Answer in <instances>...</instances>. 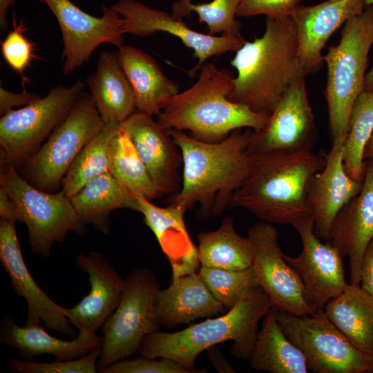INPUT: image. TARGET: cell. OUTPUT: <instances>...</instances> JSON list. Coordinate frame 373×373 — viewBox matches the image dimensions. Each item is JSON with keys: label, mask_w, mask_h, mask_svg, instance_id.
<instances>
[{"label": "cell", "mask_w": 373, "mask_h": 373, "mask_svg": "<svg viewBox=\"0 0 373 373\" xmlns=\"http://www.w3.org/2000/svg\"><path fill=\"white\" fill-rule=\"evenodd\" d=\"M169 132L180 149L183 167L180 189L169 204L186 211L198 204L201 219L220 215L250 172L251 131L237 129L215 142L198 140L183 131Z\"/></svg>", "instance_id": "cell-1"}, {"label": "cell", "mask_w": 373, "mask_h": 373, "mask_svg": "<svg viewBox=\"0 0 373 373\" xmlns=\"http://www.w3.org/2000/svg\"><path fill=\"white\" fill-rule=\"evenodd\" d=\"M231 65L237 76L229 99L269 115L287 90L307 76L300 61L291 17H267L263 35L245 41L236 51Z\"/></svg>", "instance_id": "cell-2"}, {"label": "cell", "mask_w": 373, "mask_h": 373, "mask_svg": "<svg viewBox=\"0 0 373 373\" xmlns=\"http://www.w3.org/2000/svg\"><path fill=\"white\" fill-rule=\"evenodd\" d=\"M251 156L250 172L233 193L229 208H242L261 221L294 227L312 218L307 186L325 166L326 154L308 151L287 156Z\"/></svg>", "instance_id": "cell-3"}, {"label": "cell", "mask_w": 373, "mask_h": 373, "mask_svg": "<svg viewBox=\"0 0 373 373\" xmlns=\"http://www.w3.org/2000/svg\"><path fill=\"white\" fill-rule=\"evenodd\" d=\"M200 70L198 81L173 96L157 115L163 128L189 131L198 140L215 142L235 130L258 131L265 126L269 115L229 99L235 78L230 71L209 62Z\"/></svg>", "instance_id": "cell-4"}, {"label": "cell", "mask_w": 373, "mask_h": 373, "mask_svg": "<svg viewBox=\"0 0 373 373\" xmlns=\"http://www.w3.org/2000/svg\"><path fill=\"white\" fill-rule=\"evenodd\" d=\"M273 306L259 286L252 287L231 309L222 315L175 332L156 331L146 335L138 352L141 356L175 360L197 372L195 362L204 350L227 341H233L232 354L249 361L258 336V324Z\"/></svg>", "instance_id": "cell-5"}, {"label": "cell", "mask_w": 373, "mask_h": 373, "mask_svg": "<svg viewBox=\"0 0 373 373\" xmlns=\"http://www.w3.org/2000/svg\"><path fill=\"white\" fill-rule=\"evenodd\" d=\"M373 44V4L347 21L337 45L323 55L327 68L325 97L332 142L345 138L352 107L365 91L368 55Z\"/></svg>", "instance_id": "cell-6"}, {"label": "cell", "mask_w": 373, "mask_h": 373, "mask_svg": "<svg viewBox=\"0 0 373 373\" xmlns=\"http://www.w3.org/2000/svg\"><path fill=\"white\" fill-rule=\"evenodd\" d=\"M1 166L0 188L15 203L17 222L26 225L35 254L48 257L52 245L63 242L69 231L79 235L85 232V224L63 190L58 193L42 191L19 175L15 166Z\"/></svg>", "instance_id": "cell-7"}, {"label": "cell", "mask_w": 373, "mask_h": 373, "mask_svg": "<svg viewBox=\"0 0 373 373\" xmlns=\"http://www.w3.org/2000/svg\"><path fill=\"white\" fill-rule=\"evenodd\" d=\"M158 289V280L148 269L135 270L126 278L120 303L102 326L99 372L137 353L143 338L158 331L154 307Z\"/></svg>", "instance_id": "cell-8"}, {"label": "cell", "mask_w": 373, "mask_h": 373, "mask_svg": "<svg viewBox=\"0 0 373 373\" xmlns=\"http://www.w3.org/2000/svg\"><path fill=\"white\" fill-rule=\"evenodd\" d=\"M84 83L57 86L44 97L0 119L1 166L23 164L33 156L53 130L66 118L82 93Z\"/></svg>", "instance_id": "cell-9"}, {"label": "cell", "mask_w": 373, "mask_h": 373, "mask_svg": "<svg viewBox=\"0 0 373 373\" xmlns=\"http://www.w3.org/2000/svg\"><path fill=\"white\" fill-rule=\"evenodd\" d=\"M282 330L315 373H373V355L356 348L329 321L324 310L297 316L278 309Z\"/></svg>", "instance_id": "cell-10"}, {"label": "cell", "mask_w": 373, "mask_h": 373, "mask_svg": "<svg viewBox=\"0 0 373 373\" xmlns=\"http://www.w3.org/2000/svg\"><path fill=\"white\" fill-rule=\"evenodd\" d=\"M104 123L90 94L82 93L64 121L24 164V175L36 188L51 192L60 184L82 149Z\"/></svg>", "instance_id": "cell-11"}, {"label": "cell", "mask_w": 373, "mask_h": 373, "mask_svg": "<svg viewBox=\"0 0 373 373\" xmlns=\"http://www.w3.org/2000/svg\"><path fill=\"white\" fill-rule=\"evenodd\" d=\"M317 137L305 77H302L287 90L265 126L251 131L248 149L253 155L287 156L312 151Z\"/></svg>", "instance_id": "cell-12"}, {"label": "cell", "mask_w": 373, "mask_h": 373, "mask_svg": "<svg viewBox=\"0 0 373 373\" xmlns=\"http://www.w3.org/2000/svg\"><path fill=\"white\" fill-rule=\"evenodd\" d=\"M247 237L253 247L251 267L273 306L297 316L313 315L300 276L284 258L274 224L258 222L248 229Z\"/></svg>", "instance_id": "cell-13"}, {"label": "cell", "mask_w": 373, "mask_h": 373, "mask_svg": "<svg viewBox=\"0 0 373 373\" xmlns=\"http://www.w3.org/2000/svg\"><path fill=\"white\" fill-rule=\"evenodd\" d=\"M55 16L63 38V72L69 74L86 61L103 43L118 48L124 43V19L111 8L103 6V15L85 12L70 0H38Z\"/></svg>", "instance_id": "cell-14"}, {"label": "cell", "mask_w": 373, "mask_h": 373, "mask_svg": "<svg viewBox=\"0 0 373 373\" xmlns=\"http://www.w3.org/2000/svg\"><path fill=\"white\" fill-rule=\"evenodd\" d=\"M303 245L297 257L284 254L297 271L303 287L305 299L314 314L324 310L326 304L341 294L348 285L343 256L330 242L323 243L315 234L313 218L294 227Z\"/></svg>", "instance_id": "cell-15"}, {"label": "cell", "mask_w": 373, "mask_h": 373, "mask_svg": "<svg viewBox=\"0 0 373 373\" xmlns=\"http://www.w3.org/2000/svg\"><path fill=\"white\" fill-rule=\"evenodd\" d=\"M111 8L124 19V34L148 37L155 32H165L178 37L184 46L192 48L198 63L187 71L191 77L209 58L236 51L245 41L241 36H217L198 32L171 14L151 8L137 0H119Z\"/></svg>", "instance_id": "cell-16"}, {"label": "cell", "mask_w": 373, "mask_h": 373, "mask_svg": "<svg viewBox=\"0 0 373 373\" xmlns=\"http://www.w3.org/2000/svg\"><path fill=\"white\" fill-rule=\"evenodd\" d=\"M15 222L0 219V261L8 274L15 291L27 302L26 325L45 326L68 336L74 331L65 314V308L54 302L37 284L25 263L17 238Z\"/></svg>", "instance_id": "cell-17"}, {"label": "cell", "mask_w": 373, "mask_h": 373, "mask_svg": "<svg viewBox=\"0 0 373 373\" xmlns=\"http://www.w3.org/2000/svg\"><path fill=\"white\" fill-rule=\"evenodd\" d=\"M154 184L162 195L176 194L182 184V154L168 130L152 116L135 111L121 123Z\"/></svg>", "instance_id": "cell-18"}, {"label": "cell", "mask_w": 373, "mask_h": 373, "mask_svg": "<svg viewBox=\"0 0 373 373\" xmlns=\"http://www.w3.org/2000/svg\"><path fill=\"white\" fill-rule=\"evenodd\" d=\"M365 7V0H326L314 6L299 4L294 10L290 16L296 27L298 55L306 75L323 66L322 50L333 33Z\"/></svg>", "instance_id": "cell-19"}, {"label": "cell", "mask_w": 373, "mask_h": 373, "mask_svg": "<svg viewBox=\"0 0 373 373\" xmlns=\"http://www.w3.org/2000/svg\"><path fill=\"white\" fill-rule=\"evenodd\" d=\"M345 138L332 142L326 154L323 169L310 178L307 186V200L312 213L315 234L329 240L334 221L340 211L361 189L362 182L351 178L343 164Z\"/></svg>", "instance_id": "cell-20"}, {"label": "cell", "mask_w": 373, "mask_h": 373, "mask_svg": "<svg viewBox=\"0 0 373 373\" xmlns=\"http://www.w3.org/2000/svg\"><path fill=\"white\" fill-rule=\"evenodd\" d=\"M76 265L88 274L90 290L77 305L65 308V314L79 332L96 334L119 305L124 280L95 251L78 255Z\"/></svg>", "instance_id": "cell-21"}, {"label": "cell", "mask_w": 373, "mask_h": 373, "mask_svg": "<svg viewBox=\"0 0 373 373\" xmlns=\"http://www.w3.org/2000/svg\"><path fill=\"white\" fill-rule=\"evenodd\" d=\"M373 238V157L365 160L362 187L338 213L330 232V242L350 260V283L360 285L364 252Z\"/></svg>", "instance_id": "cell-22"}, {"label": "cell", "mask_w": 373, "mask_h": 373, "mask_svg": "<svg viewBox=\"0 0 373 373\" xmlns=\"http://www.w3.org/2000/svg\"><path fill=\"white\" fill-rule=\"evenodd\" d=\"M139 211L154 233L171 266L172 278L198 273L201 266L197 247L192 242L184 220L186 211L174 205L162 207L137 197Z\"/></svg>", "instance_id": "cell-23"}, {"label": "cell", "mask_w": 373, "mask_h": 373, "mask_svg": "<svg viewBox=\"0 0 373 373\" xmlns=\"http://www.w3.org/2000/svg\"><path fill=\"white\" fill-rule=\"evenodd\" d=\"M154 307L160 325L173 327L227 310L211 294L198 273L172 278L166 289H157Z\"/></svg>", "instance_id": "cell-24"}, {"label": "cell", "mask_w": 373, "mask_h": 373, "mask_svg": "<svg viewBox=\"0 0 373 373\" xmlns=\"http://www.w3.org/2000/svg\"><path fill=\"white\" fill-rule=\"evenodd\" d=\"M117 52L133 89L136 110L157 116L180 92L178 84L166 77L157 62L143 50L123 45Z\"/></svg>", "instance_id": "cell-25"}, {"label": "cell", "mask_w": 373, "mask_h": 373, "mask_svg": "<svg viewBox=\"0 0 373 373\" xmlns=\"http://www.w3.org/2000/svg\"><path fill=\"white\" fill-rule=\"evenodd\" d=\"M87 84L104 124H121L136 111L131 86L120 65L117 52L103 51Z\"/></svg>", "instance_id": "cell-26"}, {"label": "cell", "mask_w": 373, "mask_h": 373, "mask_svg": "<svg viewBox=\"0 0 373 373\" xmlns=\"http://www.w3.org/2000/svg\"><path fill=\"white\" fill-rule=\"evenodd\" d=\"M2 326V342L17 349L25 360L41 354L53 355L57 360L75 359L102 348L104 341L103 336L82 332L75 339L65 341L51 336L40 325L19 326L12 320Z\"/></svg>", "instance_id": "cell-27"}, {"label": "cell", "mask_w": 373, "mask_h": 373, "mask_svg": "<svg viewBox=\"0 0 373 373\" xmlns=\"http://www.w3.org/2000/svg\"><path fill=\"white\" fill-rule=\"evenodd\" d=\"M80 220L92 224L104 233L109 231V216L116 209L139 211L137 197L125 189L110 172L88 182L70 198Z\"/></svg>", "instance_id": "cell-28"}, {"label": "cell", "mask_w": 373, "mask_h": 373, "mask_svg": "<svg viewBox=\"0 0 373 373\" xmlns=\"http://www.w3.org/2000/svg\"><path fill=\"white\" fill-rule=\"evenodd\" d=\"M324 312L329 321L358 350L373 355V296L360 285L348 284L330 300Z\"/></svg>", "instance_id": "cell-29"}, {"label": "cell", "mask_w": 373, "mask_h": 373, "mask_svg": "<svg viewBox=\"0 0 373 373\" xmlns=\"http://www.w3.org/2000/svg\"><path fill=\"white\" fill-rule=\"evenodd\" d=\"M277 311L272 306L263 318L249 358L250 366L269 373H307L304 355L282 330Z\"/></svg>", "instance_id": "cell-30"}, {"label": "cell", "mask_w": 373, "mask_h": 373, "mask_svg": "<svg viewBox=\"0 0 373 373\" xmlns=\"http://www.w3.org/2000/svg\"><path fill=\"white\" fill-rule=\"evenodd\" d=\"M198 240L201 266L228 270L251 267L252 244L236 232L231 216L225 217L218 229L199 233Z\"/></svg>", "instance_id": "cell-31"}, {"label": "cell", "mask_w": 373, "mask_h": 373, "mask_svg": "<svg viewBox=\"0 0 373 373\" xmlns=\"http://www.w3.org/2000/svg\"><path fill=\"white\" fill-rule=\"evenodd\" d=\"M109 172L136 197L152 201L162 195L122 126L111 142Z\"/></svg>", "instance_id": "cell-32"}, {"label": "cell", "mask_w": 373, "mask_h": 373, "mask_svg": "<svg viewBox=\"0 0 373 373\" xmlns=\"http://www.w3.org/2000/svg\"><path fill=\"white\" fill-rule=\"evenodd\" d=\"M120 126L121 124H104L75 157L61 183L69 198L90 180L109 172L111 142Z\"/></svg>", "instance_id": "cell-33"}, {"label": "cell", "mask_w": 373, "mask_h": 373, "mask_svg": "<svg viewBox=\"0 0 373 373\" xmlns=\"http://www.w3.org/2000/svg\"><path fill=\"white\" fill-rule=\"evenodd\" d=\"M373 131V90L363 91L355 100L350 115L343 147V164L347 173L363 182L365 160L363 153Z\"/></svg>", "instance_id": "cell-34"}, {"label": "cell", "mask_w": 373, "mask_h": 373, "mask_svg": "<svg viewBox=\"0 0 373 373\" xmlns=\"http://www.w3.org/2000/svg\"><path fill=\"white\" fill-rule=\"evenodd\" d=\"M241 0H213L208 3H193L191 0H175L171 15L182 20L192 12L198 15L199 22L207 24L211 35L222 34L238 37L240 23L236 19Z\"/></svg>", "instance_id": "cell-35"}, {"label": "cell", "mask_w": 373, "mask_h": 373, "mask_svg": "<svg viewBox=\"0 0 373 373\" xmlns=\"http://www.w3.org/2000/svg\"><path fill=\"white\" fill-rule=\"evenodd\" d=\"M198 274L214 297L228 311L254 287L258 280L250 267L242 270H228L200 266Z\"/></svg>", "instance_id": "cell-36"}, {"label": "cell", "mask_w": 373, "mask_h": 373, "mask_svg": "<svg viewBox=\"0 0 373 373\" xmlns=\"http://www.w3.org/2000/svg\"><path fill=\"white\" fill-rule=\"evenodd\" d=\"M102 348L72 360H56L52 363H39L25 359H12L10 367L21 373H95Z\"/></svg>", "instance_id": "cell-37"}, {"label": "cell", "mask_w": 373, "mask_h": 373, "mask_svg": "<svg viewBox=\"0 0 373 373\" xmlns=\"http://www.w3.org/2000/svg\"><path fill=\"white\" fill-rule=\"evenodd\" d=\"M13 30L1 41V52L6 63L21 76L23 84L29 80L24 75V71L30 66L34 55V47L25 36L26 28L23 23H17L15 17L12 19Z\"/></svg>", "instance_id": "cell-38"}, {"label": "cell", "mask_w": 373, "mask_h": 373, "mask_svg": "<svg viewBox=\"0 0 373 373\" xmlns=\"http://www.w3.org/2000/svg\"><path fill=\"white\" fill-rule=\"evenodd\" d=\"M160 360L142 356L135 359H123L104 369L103 373H192L182 363L170 358Z\"/></svg>", "instance_id": "cell-39"}, {"label": "cell", "mask_w": 373, "mask_h": 373, "mask_svg": "<svg viewBox=\"0 0 373 373\" xmlns=\"http://www.w3.org/2000/svg\"><path fill=\"white\" fill-rule=\"evenodd\" d=\"M300 0H241L237 17L266 15L267 17L290 16Z\"/></svg>", "instance_id": "cell-40"}, {"label": "cell", "mask_w": 373, "mask_h": 373, "mask_svg": "<svg viewBox=\"0 0 373 373\" xmlns=\"http://www.w3.org/2000/svg\"><path fill=\"white\" fill-rule=\"evenodd\" d=\"M40 97L26 89L20 93H15L0 87V114L2 116L13 107L28 105Z\"/></svg>", "instance_id": "cell-41"}, {"label": "cell", "mask_w": 373, "mask_h": 373, "mask_svg": "<svg viewBox=\"0 0 373 373\" xmlns=\"http://www.w3.org/2000/svg\"><path fill=\"white\" fill-rule=\"evenodd\" d=\"M360 286L373 296V238L367 245L363 256Z\"/></svg>", "instance_id": "cell-42"}, {"label": "cell", "mask_w": 373, "mask_h": 373, "mask_svg": "<svg viewBox=\"0 0 373 373\" xmlns=\"http://www.w3.org/2000/svg\"><path fill=\"white\" fill-rule=\"evenodd\" d=\"M0 217L2 219L17 222L16 206L7 192L0 188Z\"/></svg>", "instance_id": "cell-43"}, {"label": "cell", "mask_w": 373, "mask_h": 373, "mask_svg": "<svg viewBox=\"0 0 373 373\" xmlns=\"http://www.w3.org/2000/svg\"><path fill=\"white\" fill-rule=\"evenodd\" d=\"M207 350L209 361L219 372H235L234 369L227 361L216 345L208 348Z\"/></svg>", "instance_id": "cell-44"}, {"label": "cell", "mask_w": 373, "mask_h": 373, "mask_svg": "<svg viewBox=\"0 0 373 373\" xmlns=\"http://www.w3.org/2000/svg\"><path fill=\"white\" fill-rule=\"evenodd\" d=\"M16 2V0H0V25L5 29L8 25L6 20L7 10Z\"/></svg>", "instance_id": "cell-45"}, {"label": "cell", "mask_w": 373, "mask_h": 373, "mask_svg": "<svg viewBox=\"0 0 373 373\" xmlns=\"http://www.w3.org/2000/svg\"><path fill=\"white\" fill-rule=\"evenodd\" d=\"M371 157H373V131L365 146L363 153V158L364 160Z\"/></svg>", "instance_id": "cell-46"}, {"label": "cell", "mask_w": 373, "mask_h": 373, "mask_svg": "<svg viewBox=\"0 0 373 373\" xmlns=\"http://www.w3.org/2000/svg\"><path fill=\"white\" fill-rule=\"evenodd\" d=\"M373 90V65L366 74L365 82V91Z\"/></svg>", "instance_id": "cell-47"}, {"label": "cell", "mask_w": 373, "mask_h": 373, "mask_svg": "<svg viewBox=\"0 0 373 373\" xmlns=\"http://www.w3.org/2000/svg\"><path fill=\"white\" fill-rule=\"evenodd\" d=\"M366 6L373 4V0H365Z\"/></svg>", "instance_id": "cell-48"}]
</instances>
